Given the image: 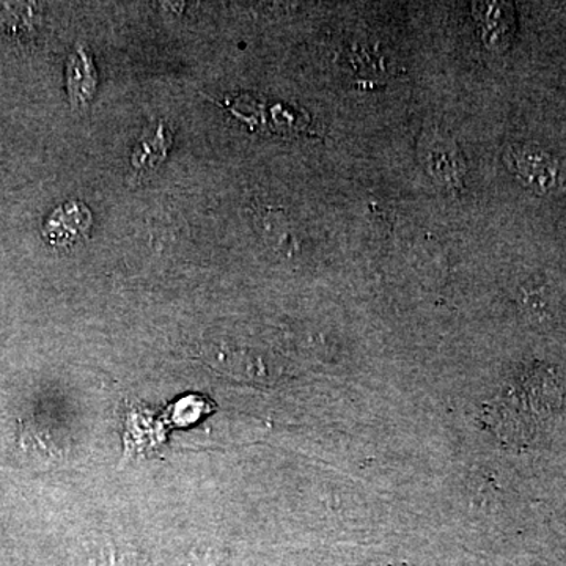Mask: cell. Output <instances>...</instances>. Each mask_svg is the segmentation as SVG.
Here are the masks:
<instances>
[{"instance_id":"1","label":"cell","mask_w":566,"mask_h":566,"mask_svg":"<svg viewBox=\"0 0 566 566\" xmlns=\"http://www.w3.org/2000/svg\"><path fill=\"white\" fill-rule=\"evenodd\" d=\"M513 175L531 191L549 193L558 185V163L536 144H515L506 151Z\"/></svg>"},{"instance_id":"2","label":"cell","mask_w":566,"mask_h":566,"mask_svg":"<svg viewBox=\"0 0 566 566\" xmlns=\"http://www.w3.org/2000/svg\"><path fill=\"white\" fill-rule=\"evenodd\" d=\"M92 226L91 208L80 200H69L48 216L41 227V237L51 248L69 249L87 240Z\"/></svg>"},{"instance_id":"3","label":"cell","mask_w":566,"mask_h":566,"mask_svg":"<svg viewBox=\"0 0 566 566\" xmlns=\"http://www.w3.org/2000/svg\"><path fill=\"white\" fill-rule=\"evenodd\" d=\"M96 87H98V73H96L92 54L80 44L66 61V88H69L73 111L87 109L95 96Z\"/></svg>"},{"instance_id":"4","label":"cell","mask_w":566,"mask_h":566,"mask_svg":"<svg viewBox=\"0 0 566 566\" xmlns=\"http://www.w3.org/2000/svg\"><path fill=\"white\" fill-rule=\"evenodd\" d=\"M476 18L482 28V39L490 50L502 51L509 46L515 31V14L510 3H479Z\"/></svg>"},{"instance_id":"5","label":"cell","mask_w":566,"mask_h":566,"mask_svg":"<svg viewBox=\"0 0 566 566\" xmlns=\"http://www.w3.org/2000/svg\"><path fill=\"white\" fill-rule=\"evenodd\" d=\"M172 133L163 122L151 134H144L132 155L134 178L140 180L145 175L158 170L159 166L166 161L167 153L172 148Z\"/></svg>"},{"instance_id":"6","label":"cell","mask_w":566,"mask_h":566,"mask_svg":"<svg viewBox=\"0 0 566 566\" xmlns=\"http://www.w3.org/2000/svg\"><path fill=\"white\" fill-rule=\"evenodd\" d=\"M427 158L428 167H430L433 177L450 186V188L460 185L463 170H461L460 163L457 159V150L452 145L444 144L442 140L430 142L427 147Z\"/></svg>"}]
</instances>
